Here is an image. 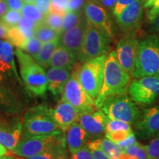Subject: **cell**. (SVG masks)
Instances as JSON below:
<instances>
[{
    "label": "cell",
    "instance_id": "cell-1",
    "mask_svg": "<svg viewBox=\"0 0 159 159\" xmlns=\"http://www.w3.org/2000/svg\"><path fill=\"white\" fill-rule=\"evenodd\" d=\"M130 84V74L120 65L116 51H111L105 59L102 89L94 101L97 108H100L104 101L108 97L126 94Z\"/></svg>",
    "mask_w": 159,
    "mask_h": 159
},
{
    "label": "cell",
    "instance_id": "cell-2",
    "mask_svg": "<svg viewBox=\"0 0 159 159\" xmlns=\"http://www.w3.org/2000/svg\"><path fill=\"white\" fill-rule=\"evenodd\" d=\"M61 130L55 120L53 110L45 104L30 108L24 116L22 138L49 135Z\"/></svg>",
    "mask_w": 159,
    "mask_h": 159
},
{
    "label": "cell",
    "instance_id": "cell-3",
    "mask_svg": "<svg viewBox=\"0 0 159 159\" xmlns=\"http://www.w3.org/2000/svg\"><path fill=\"white\" fill-rule=\"evenodd\" d=\"M159 76V36L150 35L139 39L138 53L132 77Z\"/></svg>",
    "mask_w": 159,
    "mask_h": 159
},
{
    "label": "cell",
    "instance_id": "cell-4",
    "mask_svg": "<svg viewBox=\"0 0 159 159\" xmlns=\"http://www.w3.org/2000/svg\"><path fill=\"white\" fill-rule=\"evenodd\" d=\"M16 55L19 64L21 78L27 90L35 96L44 94L48 89V82L43 67L21 49H16Z\"/></svg>",
    "mask_w": 159,
    "mask_h": 159
},
{
    "label": "cell",
    "instance_id": "cell-5",
    "mask_svg": "<svg viewBox=\"0 0 159 159\" xmlns=\"http://www.w3.org/2000/svg\"><path fill=\"white\" fill-rule=\"evenodd\" d=\"M62 131L49 135L21 138L13 153L21 158H30L59 147H65L66 140L61 136Z\"/></svg>",
    "mask_w": 159,
    "mask_h": 159
},
{
    "label": "cell",
    "instance_id": "cell-6",
    "mask_svg": "<svg viewBox=\"0 0 159 159\" xmlns=\"http://www.w3.org/2000/svg\"><path fill=\"white\" fill-rule=\"evenodd\" d=\"M109 119L123 121L130 125L136 124L141 116V112L136 102L126 94L108 97L100 108Z\"/></svg>",
    "mask_w": 159,
    "mask_h": 159
},
{
    "label": "cell",
    "instance_id": "cell-7",
    "mask_svg": "<svg viewBox=\"0 0 159 159\" xmlns=\"http://www.w3.org/2000/svg\"><path fill=\"white\" fill-rule=\"evenodd\" d=\"M79 63L75 65L69 80L63 91V97L76 109L78 114L89 112L97 108L94 100L85 91L79 80V71L80 69Z\"/></svg>",
    "mask_w": 159,
    "mask_h": 159
},
{
    "label": "cell",
    "instance_id": "cell-8",
    "mask_svg": "<svg viewBox=\"0 0 159 159\" xmlns=\"http://www.w3.org/2000/svg\"><path fill=\"white\" fill-rule=\"evenodd\" d=\"M106 57V55H103L89 60L83 63L79 71L80 82L94 101L102 86Z\"/></svg>",
    "mask_w": 159,
    "mask_h": 159
},
{
    "label": "cell",
    "instance_id": "cell-9",
    "mask_svg": "<svg viewBox=\"0 0 159 159\" xmlns=\"http://www.w3.org/2000/svg\"><path fill=\"white\" fill-rule=\"evenodd\" d=\"M111 39L104 32L89 22L77 61L85 63L89 60L106 55L110 49Z\"/></svg>",
    "mask_w": 159,
    "mask_h": 159
},
{
    "label": "cell",
    "instance_id": "cell-10",
    "mask_svg": "<svg viewBox=\"0 0 159 159\" xmlns=\"http://www.w3.org/2000/svg\"><path fill=\"white\" fill-rule=\"evenodd\" d=\"M129 95L137 104H152L159 97V76H146L135 78L130 83Z\"/></svg>",
    "mask_w": 159,
    "mask_h": 159
},
{
    "label": "cell",
    "instance_id": "cell-11",
    "mask_svg": "<svg viewBox=\"0 0 159 159\" xmlns=\"http://www.w3.org/2000/svg\"><path fill=\"white\" fill-rule=\"evenodd\" d=\"M139 43L136 34H125L117 43L116 52L119 62L131 76L134 71Z\"/></svg>",
    "mask_w": 159,
    "mask_h": 159
},
{
    "label": "cell",
    "instance_id": "cell-12",
    "mask_svg": "<svg viewBox=\"0 0 159 159\" xmlns=\"http://www.w3.org/2000/svg\"><path fill=\"white\" fill-rule=\"evenodd\" d=\"M89 24V19L83 12L75 27L60 35V45L72 52L77 58L82 49Z\"/></svg>",
    "mask_w": 159,
    "mask_h": 159
},
{
    "label": "cell",
    "instance_id": "cell-13",
    "mask_svg": "<svg viewBox=\"0 0 159 159\" xmlns=\"http://www.w3.org/2000/svg\"><path fill=\"white\" fill-rule=\"evenodd\" d=\"M143 7L142 1L136 0L115 17L117 25L125 34H136L140 28L143 19Z\"/></svg>",
    "mask_w": 159,
    "mask_h": 159
},
{
    "label": "cell",
    "instance_id": "cell-14",
    "mask_svg": "<svg viewBox=\"0 0 159 159\" xmlns=\"http://www.w3.org/2000/svg\"><path fill=\"white\" fill-rule=\"evenodd\" d=\"M136 134L143 140L152 139L159 135V105L144 109L136 122Z\"/></svg>",
    "mask_w": 159,
    "mask_h": 159
},
{
    "label": "cell",
    "instance_id": "cell-15",
    "mask_svg": "<svg viewBox=\"0 0 159 159\" xmlns=\"http://www.w3.org/2000/svg\"><path fill=\"white\" fill-rule=\"evenodd\" d=\"M84 13L89 22L104 32L111 39L114 36V24L106 9L88 0L84 7Z\"/></svg>",
    "mask_w": 159,
    "mask_h": 159
},
{
    "label": "cell",
    "instance_id": "cell-16",
    "mask_svg": "<svg viewBox=\"0 0 159 159\" xmlns=\"http://www.w3.org/2000/svg\"><path fill=\"white\" fill-rule=\"evenodd\" d=\"M109 119L103 111H92L79 114L77 121L91 137H99L106 130Z\"/></svg>",
    "mask_w": 159,
    "mask_h": 159
},
{
    "label": "cell",
    "instance_id": "cell-17",
    "mask_svg": "<svg viewBox=\"0 0 159 159\" xmlns=\"http://www.w3.org/2000/svg\"><path fill=\"white\" fill-rule=\"evenodd\" d=\"M53 116L59 128L65 132L73 122L77 121L79 114L72 105L61 98L53 110Z\"/></svg>",
    "mask_w": 159,
    "mask_h": 159
},
{
    "label": "cell",
    "instance_id": "cell-18",
    "mask_svg": "<svg viewBox=\"0 0 159 159\" xmlns=\"http://www.w3.org/2000/svg\"><path fill=\"white\" fill-rule=\"evenodd\" d=\"M71 69L66 68H56L52 67L47 70V89L52 93L53 95L57 96L63 91L67 81L71 76Z\"/></svg>",
    "mask_w": 159,
    "mask_h": 159
},
{
    "label": "cell",
    "instance_id": "cell-19",
    "mask_svg": "<svg viewBox=\"0 0 159 159\" xmlns=\"http://www.w3.org/2000/svg\"><path fill=\"white\" fill-rule=\"evenodd\" d=\"M65 132H66V142L71 153L76 152L86 144L85 143H87L89 134L77 121L73 122Z\"/></svg>",
    "mask_w": 159,
    "mask_h": 159
},
{
    "label": "cell",
    "instance_id": "cell-20",
    "mask_svg": "<svg viewBox=\"0 0 159 159\" xmlns=\"http://www.w3.org/2000/svg\"><path fill=\"white\" fill-rule=\"evenodd\" d=\"M22 137V124L16 119L11 125L0 129V143L10 150H13Z\"/></svg>",
    "mask_w": 159,
    "mask_h": 159
},
{
    "label": "cell",
    "instance_id": "cell-21",
    "mask_svg": "<svg viewBox=\"0 0 159 159\" xmlns=\"http://www.w3.org/2000/svg\"><path fill=\"white\" fill-rule=\"evenodd\" d=\"M76 63V56L65 47L59 45L52 55L49 66L56 68H66L72 70Z\"/></svg>",
    "mask_w": 159,
    "mask_h": 159
},
{
    "label": "cell",
    "instance_id": "cell-22",
    "mask_svg": "<svg viewBox=\"0 0 159 159\" xmlns=\"http://www.w3.org/2000/svg\"><path fill=\"white\" fill-rule=\"evenodd\" d=\"M19 109V104L14 95L0 85V111L7 114H13Z\"/></svg>",
    "mask_w": 159,
    "mask_h": 159
},
{
    "label": "cell",
    "instance_id": "cell-23",
    "mask_svg": "<svg viewBox=\"0 0 159 159\" xmlns=\"http://www.w3.org/2000/svg\"><path fill=\"white\" fill-rule=\"evenodd\" d=\"M59 45L60 38L54 41L42 43L39 53L34 57L35 61L42 67H47L49 66L52 55Z\"/></svg>",
    "mask_w": 159,
    "mask_h": 159
},
{
    "label": "cell",
    "instance_id": "cell-24",
    "mask_svg": "<svg viewBox=\"0 0 159 159\" xmlns=\"http://www.w3.org/2000/svg\"><path fill=\"white\" fill-rule=\"evenodd\" d=\"M0 61L2 63L6 73H9L13 71L16 74L13 46L8 41H4L1 52H0Z\"/></svg>",
    "mask_w": 159,
    "mask_h": 159
},
{
    "label": "cell",
    "instance_id": "cell-25",
    "mask_svg": "<svg viewBox=\"0 0 159 159\" xmlns=\"http://www.w3.org/2000/svg\"><path fill=\"white\" fill-rule=\"evenodd\" d=\"M99 145L103 152L110 159H121V157L124 153V150L108 138L100 139Z\"/></svg>",
    "mask_w": 159,
    "mask_h": 159
},
{
    "label": "cell",
    "instance_id": "cell-26",
    "mask_svg": "<svg viewBox=\"0 0 159 159\" xmlns=\"http://www.w3.org/2000/svg\"><path fill=\"white\" fill-rule=\"evenodd\" d=\"M60 33L50 28L44 23L37 25L35 30V36L41 41V43L49 42L60 38Z\"/></svg>",
    "mask_w": 159,
    "mask_h": 159
},
{
    "label": "cell",
    "instance_id": "cell-27",
    "mask_svg": "<svg viewBox=\"0 0 159 159\" xmlns=\"http://www.w3.org/2000/svg\"><path fill=\"white\" fill-rule=\"evenodd\" d=\"M121 159H149L144 145L137 142L124 150Z\"/></svg>",
    "mask_w": 159,
    "mask_h": 159
},
{
    "label": "cell",
    "instance_id": "cell-28",
    "mask_svg": "<svg viewBox=\"0 0 159 159\" xmlns=\"http://www.w3.org/2000/svg\"><path fill=\"white\" fill-rule=\"evenodd\" d=\"M22 17L33 21L37 25L43 22L45 16L41 13L33 3H25L21 11Z\"/></svg>",
    "mask_w": 159,
    "mask_h": 159
},
{
    "label": "cell",
    "instance_id": "cell-29",
    "mask_svg": "<svg viewBox=\"0 0 159 159\" xmlns=\"http://www.w3.org/2000/svg\"><path fill=\"white\" fill-rule=\"evenodd\" d=\"M7 41H8L12 45L15 46L17 48L21 49L25 44L27 39L24 35L22 31L19 28L18 26L13 27H10L7 32Z\"/></svg>",
    "mask_w": 159,
    "mask_h": 159
},
{
    "label": "cell",
    "instance_id": "cell-30",
    "mask_svg": "<svg viewBox=\"0 0 159 159\" xmlns=\"http://www.w3.org/2000/svg\"><path fill=\"white\" fill-rule=\"evenodd\" d=\"M43 23L47 25L50 28L57 31L60 34H61L63 27V16L57 14V13H49L45 16L43 19Z\"/></svg>",
    "mask_w": 159,
    "mask_h": 159
},
{
    "label": "cell",
    "instance_id": "cell-31",
    "mask_svg": "<svg viewBox=\"0 0 159 159\" xmlns=\"http://www.w3.org/2000/svg\"><path fill=\"white\" fill-rule=\"evenodd\" d=\"M83 12H67L63 16V27L61 33L75 27L79 22Z\"/></svg>",
    "mask_w": 159,
    "mask_h": 159
},
{
    "label": "cell",
    "instance_id": "cell-32",
    "mask_svg": "<svg viewBox=\"0 0 159 159\" xmlns=\"http://www.w3.org/2000/svg\"><path fill=\"white\" fill-rule=\"evenodd\" d=\"M17 26L22 31L24 35L27 39L35 36V30L37 27V24L32 20L25 17H21Z\"/></svg>",
    "mask_w": 159,
    "mask_h": 159
},
{
    "label": "cell",
    "instance_id": "cell-33",
    "mask_svg": "<svg viewBox=\"0 0 159 159\" xmlns=\"http://www.w3.org/2000/svg\"><path fill=\"white\" fill-rule=\"evenodd\" d=\"M41 45H42V43L41 42V41L35 36H33L27 39V41H26L21 49L25 51V52H27V54L34 58L39 53Z\"/></svg>",
    "mask_w": 159,
    "mask_h": 159
},
{
    "label": "cell",
    "instance_id": "cell-34",
    "mask_svg": "<svg viewBox=\"0 0 159 159\" xmlns=\"http://www.w3.org/2000/svg\"><path fill=\"white\" fill-rule=\"evenodd\" d=\"M64 149L65 147H59V148L47 150L36 156L30 157V158H25L24 159H57L61 155H65Z\"/></svg>",
    "mask_w": 159,
    "mask_h": 159
},
{
    "label": "cell",
    "instance_id": "cell-35",
    "mask_svg": "<svg viewBox=\"0 0 159 159\" xmlns=\"http://www.w3.org/2000/svg\"><path fill=\"white\" fill-rule=\"evenodd\" d=\"M22 16L20 11H13V10H9L5 15L3 16L1 20L4 24L9 27H13L18 25L20 19H21Z\"/></svg>",
    "mask_w": 159,
    "mask_h": 159
},
{
    "label": "cell",
    "instance_id": "cell-36",
    "mask_svg": "<svg viewBox=\"0 0 159 159\" xmlns=\"http://www.w3.org/2000/svg\"><path fill=\"white\" fill-rule=\"evenodd\" d=\"M100 139H95L86 143V145L90 150L93 159H110L108 156L103 152L100 148Z\"/></svg>",
    "mask_w": 159,
    "mask_h": 159
},
{
    "label": "cell",
    "instance_id": "cell-37",
    "mask_svg": "<svg viewBox=\"0 0 159 159\" xmlns=\"http://www.w3.org/2000/svg\"><path fill=\"white\" fill-rule=\"evenodd\" d=\"M117 130H127L132 131L130 125L128 123L123 122V121L116 120V119H109L106 126L105 132L110 133Z\"/></svg>",
    "mask_w": 159,
    "mask_h": 159
},
{
    "label": "cell",
    "instance_id": "cell-38",
    "mask_svg": "<svg viewBox=\"0 0 159 159\" xmlns=\"http://www.w3.org/2000/svg\"><path fill=\"white\" fill-rule=\"evenodd\" d=\"M144 146L149 159H158L159 157V135L151 139L149 144Z\"/></svg>",
    "mask_w": 159,
    "mask_h": 159
},
{
    "label": "cell",
    "instance_id": "cell-39",
    "mask_svg": "<svg viewBox=\"0 0 159 159\" xmlns=\"http://www.w3.org/2000/svg\"><path fill=\"white\" fill-rule=\"evenodd\" d=\"M69 0H52L49 13H57L63 16L67 13Z\"/></svg>",
    "mask_w": 159,
    "mask_h": 159
},
{
    "label": "cell",
    "instance_id": "cell-40",
    "mask_svg": "<svg viewBox=\"0 0 159 159\" xmlns=\"http://www.w3.org/2000/svg\"><path fill=\"white\" fill-rule=\"evenodd\" d=\"M132 131H127V130H117L114 131V132H110V133H106L105 136L106 138L114 142V143H117L122 142L125 139H126L128 137L130 136L131 134H133Z\"/></svg>",
    "mask_w": 159,
    "mask_h": 159
},
{
    "label": "cell",
    "instance_id": "cell-41",
    "mask_svg": "<svg viewBox=\"0 0 159 159\" xmlns=\"http://www.w3.org/2000/svg\"><path fill=\"white\" fill-rule=\"evenodd\" d=\"M87 0H69L67 12H82L84 11V7Z\"/></svg>",
    "mask_w": 159,
    "mask_h": 159
},
{
    "label": "cell",
    "instance_id": "cell-42",
    "mask_svg": "<svg viewBox=\"0 0 159 159\" xmlns=\"http://www.w3.org/2000/svg\"><path fill=\"white\" fill-rule=\"evenodd\" d=\"M136 0H117L116 5H115L114 10H113V14L115 17L118 16L124 10L134 3Z\"/></svg>",
    "mask_w": 159,
    "mask_h": 159
},
{
    "label": "cell",
    "instance_id": "cell-43",
    "mask_svg": "<svg viewBox=\"0 0 159 159\" xmlns=\"http://www.w3.org/2000/svg\"><path fill=\"white\" fill-rule=\"evenodd\" d=\"M71 159H93L91 152L86 144L82 148L73 152Z\"/></svg>",
    "mask_w": 159,
    "mask_h": 159
},
{
    "label": "cell",
    "instance_id": "cell-44",
    "mask_svg": "<svg viewBox=\"0 0 159 159\" xmlns=\"http://www.w3.org/2000/svg\"><path fill=\"white\" fill-rule=\"evenodd\" d=\"M52 0H35L33 3L41 13L46 16L49 13Z\"/></svg>",
    "mask_w": 159,
    "mask_h": 159
},
{
    "label": "cell",
    "instance_id": "cell-45",
    "mask_svg": "<svg viewBox=\"0 0 159 159\" xmlns=\"http://www.w3.org/2000/svg\"><path fill=\"white\" fill-rule=\"evenodd\" d=\"M90 1L102 6V7H104L107 11H113L117 0H90Z\"/></svg>",
    "mask_w": 159,
    "mask_h": 159
},
{
    "label": "cell",
    "instance_id": "cell-46",
    "mask_svg": "<svg viewBox=\"0 0 159 159\" xmlns=\"http://www.w3.org/2000/svg\"><path fill=\"white\" fill-rule=\"evenodd\" d=\"M136 142H137L136 137L135 136L134 133H133V134H131L126 139H125V140L122 141V142L117 143L116 144H118L119 146L122 149V150H125V149L128 148V147L136 144Z\"/></svg>",
    "mask_w": 159,
    "mask_h": 159
},
{
    "label": "cell",
    "instance_id": "cell-47",
    "mask_svg": "<svg viewBox=\"0 0 159 159\" xmlns=\"http://www.w3.org/2000/svg\"><path fill=\"white\" fill-rule=\"evenodd\" d=\"M10 10L21 12L25 2L23 0H5Z\"/></svg>",
    "mask_w": 159,
    "mask_h": 159
},
{
    "label": "cell",
    "instance_id": "cell-48",
    "mask_svg": "<svg viewBox=\"0 0 159 159\" xmlns=\"http://www.w3.org/2000/svg\"><path fill=\"white\" fill-rule=\"evenodd\" d=\"M148 19L151 23L156 20L157 18L159 17V2H158L156 5L152 6V7H150V11L148 13Z\"/></svg>",
    "mask_w": 159,
    "mask_h": 159
},
{
    "label": "cell",
    "instance_id": "cell-49",
    "mask_svg": "<svg viewBox=\"0 0 159 159\" xmlns=\"http://www.w3.org/2000/svg\"><path fill=\"white\" fill-rule=\"evenodd\" d=\"M2 114H5V113L1 112L0 111V129L5 128V127L8 126V125H11L12 123L15 121L16 119H9L4 116Z\"/></svg>",
    "mask_w": 159,
    "mask_h": 159
},
{
    "label": "cell",
    "instance_id": "cell-50",
    "mask_svg": "<svg viewBox=\"0 0 159 159\" xmlns=\"http://www.w3.org/2000/svg\"><path fill=\"white\" fill-rule=\"evenodd\" d=\"M9 27L0 19V39H6Z\"/></svg>",
    "mask_w": 159,
    "mask_h": 159
},
{
    "label": "cell",
    "instance_id": "cell-51",
    "mask_svg": "<svg viewBox=\"0 0 159 159\" xmlns=\"http://www.w3.org/2000/svg\"><path fill=\"white\" fill-rule=\"evenodd\" d=\"M8 11L9 7L5 0H0V19Z\"/></svg>",
    "mask_w": 159,
    "mask_h": 159
},
{
    "label": "cell",
    "instance_id": "cell-52",
    "mask_svg": "<svg viewBox=\"0 0 159 159\" xmlns=\"http://www.w3.org/2000/svg\"><path fill=\"white\" fill-rule=\"evenodd\" d=\"M158 2H159V0H148L144 5V8H150Z\"/></svg>",
    "mask_w": 159,
    "mask_h": 159
},
{
    "label": "cell",
    "instance_id": "cell-53",
    "mask_svg": "<svg viewBox=\"0 0 159 159\" xmlns=\"http://www.w3.org/2000/svg\"><path fill=\"white\" fill-rule=\"evenodd\" d=\"M7 153V148L0 143V157H5Z\"/></svg>",
    "mask_w": 159,
    "mask_h": 159
},
{
    "label": "cell",
    "instance_id": "cell-54",
    "mask_svg": "<svg viewBox=\"0 0 159 159\" xmlns=\"http://www.w3.org/2000/svg\"><path fill=\"white\" fill-rule=\"evenodd\" d=\"M152 25H153V28L156 32L159 33V17L157 18L156 20H154L152 22Z\"/></svg>",
    "mask_w": 159,
    "mask_h": 159
},
{
    "label": "cell",
    "instance_id": "cell-55",
    "mask_svg": "<svg viewBox=\"0 0 159 159\" xmlns=\"http://www.w3.org/2000/svg\"><path fill=\"white\" fill-rule=\"evenodd\" d=\"M4 74H6L5 68H4L2 63L1 61H0V80L2 79V77H3Z\"/></svg>",
    "mask_w": 159,
    "mask_h": 159
},
{
    "label": "cell",
    "instance_id": "cell-56",
    "mask_svg": "<svg viewBox=\"0 0 159 159\" xmlns=\"http://www.w3.org/2000/svg\"><path fill=\"white\" fill-rule=\"evenodd\" d=\"M25 3H34L35 0H23Z\"/></svg>",
    "mask_w": 159,
    "mask_h": 159
},
{
    "label": "cell",
    "instance_id": "cell-57",
    "mask_svg": "<svg viewBox=\"0 0 159 159\" xmlns=\"http://www.w3.org/2000/svg\"><path fill=\"white\" fill-rule=\"evenodd\" d=\"M3 42H4V41H2V40H1V39H0V52H1V49H2V47Z\"/></svg>",
    "mask_w": 159,
    "mask_h": 159
},
{
    "label": "cell",
    "instance_id": "cell-58",
    "mask_svg": "<svg viewBox=\"0 0 159 159\" xmlns=\"http://www.w3.org/2000/svg\"><path fill=\"white\" fill-rule=\"evenodd\" d=\"M141 1H142V2L143 3V6H144V4H145V3H146V2H148V0H141Z\"/></svg>",
    "mask_w": 159,
    "mask_h": 159
},
{
    "label": "cell",
    "instance_id": "cell-59",
    "mask_svg": "<svg viewBox=\"0 0 159 159\" xmlns=\"http://www.w3.org/2000/svg\"><path fill=\"white\" fill-rule=\"evenodd\" d=\"M4 159H14V158H11V157H5V158H4Z\"/></svg>",
    "mask_w": 159,
    "mask_h": 159
},
{
    "label": "cell",
    "instance_id": "cell-60",
    "mask_svg": "<svg viewBox=\"0 0 159 159\" xmlns=\"http://www.w3.org/2000/svg\"><path fill=\"white\" fill-rule=\"evenodd\" d=\"M5 158V157H0V159H4Z\"/></svg>",
    "mask_w": 159,
    "mask_h": 159
},
{
    "label": "cell",
    "instance_id": "cell-61",
    "mask_svg": "<svg viewBox=\"0 0 159 159\" xmlns=\"http://www.w3.org/2000/svg\"><path fill=\"white\" fill-rule=\"evenodd\" d=\"M158 159H159V157H158Z\"/></svg>",
    "mask_w": 159,
    "mask_h": 159
}]
</instances>
